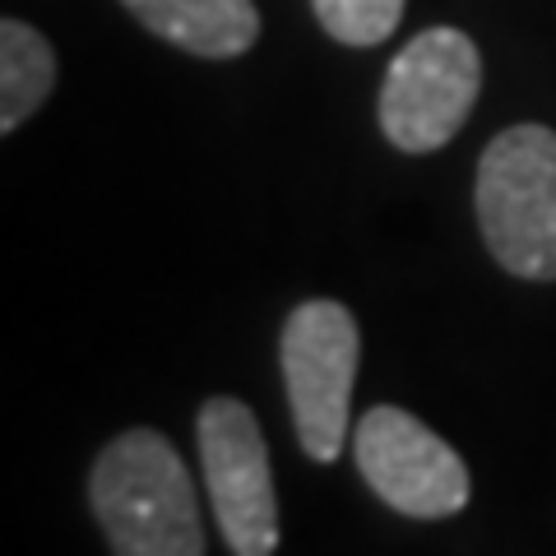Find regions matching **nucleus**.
Segmentation results:
<instances>
[{
    "label": "nucleus",
    "instance_id": "obj_4",
    "mask_svg": "<svg viewBox=\"0 0 556 556\" xmlns=\"http://www.w3.org/2000/svg\"><path fill=\"white\" fill-rule=\"evenodd\" d=\"M482 89V56L468 33L427 28L399 51L380 84V130L394 149L431 153L450 144Z\"/></svg>",
    "mask_w": 556,
    "mask_h": 556
},
{
    "label": "nucleus",
    "instance_id": "obj_7",
    "mask_svg": "<svg viewBox=\"0 0 556 556\" xmlns=\"http://www.w3.org/2000/svg\"><path fill=\"white\" fill-rule=\"evenodd\" d=\"M149 33L204 61H228L260 38V10L251 0H121Z\"/></svg>",
    "mask_w": 556,
    "mask_h": 556
},
{
    "label": "nucleus",
    "instance_id": "obj_9",
    "mask_svg": "<svg viewBox=\"0 0 556 556\" xmlns=\"http://www.w3.org/2000/svg\"><path fill=\"white\" fill-rule=\"evenodd\" d=\"M316 20L343 47H376L404 20V0H311Z\"/></svg>",
    "mask_w": 556,
    "mask_h": 556
},
{
    "label": "nucleus",
    "instance_id": "obj_1",
    "mask_svg": "<svg viewBox=\"0 0 556 556\" xmlns=\"http://www.w3.org/2000/svg\"><path fill=\"white\" fill-rule=\"evenodd\" d=\"M89 501L116 556H204L195 482L159 431L135 427L102 445Z\"/></svg>",
    "mask_w": 556,
    "mask_h": 556
},
{
    "label": "nucleus",
    "instance_id": "obj_5",
    "mask_svg": "<svg viewBox=\"0 0 556 556\" xmlns=\"http://www.w3.org/2000/svg\"><path fill=\"white\" fill-rule=\"evenodd\" d=\"M200 464L208 506L232 556H274L278 552V492L269 445L255 413L241 399H208L200 408Z\"/></svg>",
    "mask_w": 556,
    "mask_h": 556
},
{
    "label": "nucleus",
    "instance_id": "obj_2",
    "mask_svg": "<svg viewBox=\"0 0 556 556\" xmlns=\"http://www.w3.org/2000/svg\"><path fill=\"white\" fill-rule=\"evenodd\" d=\"M478 228L506 274L556 283V130L510 126L486 144Z\"/></svg>",
    "mask_w": 556,
    "mask_h": 556
},
{
    "label": "nucleus",
    "instance_id": "obj_8",
    "mask_svg": "<svg viewBox=\"0 0 556 556\" xmlns=\"http://www.w3.org/2000/svg\"><path fill=\"white\" fill-rule=\"evenodd\" d=\"M56 89V51L33 24H0V130H20Z\"/></svg>",
    "mask_w": 556,
    "mask_h": 556
},
{
    "label": "nucleus",
    "instance_id": "obj_3",
    "mask_svg": "<svg viewBox=\"0 0 556 556\" xmlns=\"http://www.w3.org/2000/svg\"><path fill=\"white\" fill-rule=\"evenodd\" d=\"M357 320L339 302H302L283 325L278 362L298 422V441L316 464H334L348 445V404L357 386Z\"/></svg>",
    "mask_w": 556,
    "mask_h": 556
},
{
    "label": "nucleus",
    "instance_id": "obj_6",
    "mask_svg": "<svg viewBox=\"0 0 556 556\" xmlns=\"http://www.w3.org/2000/svg\"><path fill=\"white\" fill-rule=\"evenodd\" d=\"M353 455L371 492L413 519H445L468 506V468L450 441L404 408H367L353 431Z\"/></svg>",
    "mask_w": 556,
    "mask_h": 556
}]
</instances>
